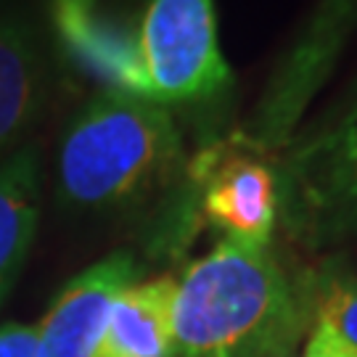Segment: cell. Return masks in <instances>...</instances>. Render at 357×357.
Instances as JSON below:
<instances>
[{"label": "cell", "mask_w": 357, "mask_h": 357, "mask_svg": "<svg viewBox=\"0 0 357 357\" xmlns=\"http://www.w3.org/2000/svg\"><path fill=\"white\" fill-rule=\"evenodd\" d=\"M183 165V135L167 106L101 90L61 135L56 196L77 215L128 212L165 191Z\"/></svg>", "instance_id": "obj_1"}, {"label": "cell", "mask_w": 357, "mask_h": 357, "mask_svg": "<svg viewBox=\"0 0 357 357\" xmlns=\"http://www.w3.org/2000/svg\"><path fill=\"white\" fill-rule=\"evenodd\" d=\"M299 318H310V302L270 243L222 238L178 281L167 357L233 355Z\"/></svg>", "instance_id": "obj_2"}, {"label": "cell", "mask_w": 357, "mask_h": 357, "mask_svg": "<svg viewBox=\"0 0 357 357\" xmlns=\"http://www.w3.org/2000/svg\"><path fill=\"white\" fill-rule=\"evenodd\" d=\"M357 32V0H315L283 48L238 143L257 153L286 149L328 85Z\"/></svg>", "instance_id": "obj_3"}, {"label": "cell", "mask_w": 357, "mask_h": 357, "mask_svg": "<svg viewBox=\"0 0 357 357\" xmlns=\"http://www.w3.org/2000/svg\"><path fill=\"white\" fill-rule=\"evenodd\" d=\"M278 217L310 246L357 236V119L294 135L281 149Z\"/></svg>", "instance_id": "obj_4"}, {"label": "cell", "mask_w": 357, "mask_h": 357, "mask_svg": "<svg viewBox=\"0 0 357 357\" xmlns=\"http://www.w3.org/2000/svg\"><path fill=\"white\" fill-rule=\"evenodd\" d=\"M138 53L149 98L167 109L212 103L233 88L215 0H151L138 24Z\"/></svg>", "instance_id": "obj_5"}, {"label": "cell", "mask_w": 357, "mask_h": 357, "mask_svg": "<svg viewBox=\"0 0 357 357\" xmlns=\"http://www.w3.org/2000/svg\"><path fill=\"white\" fill-rule=\"evenodd\" d=\"M255 153L241 143L238 151L212 146L196 156L188 175L196 185L202 215L222 230V238L265 246L278 225L281 199L275 167Z\"/></svg>", "instance_id": "obj_6"}, {"label": "cell", "mask_w": 357, "mask_h": 357, "mask_svg": "<svg viewBox=\"0 0 357 357\" xmlns=\"http://www.w3.org/2000/svg\"><path fill=\"white\" fill-rule=\"evenodd\" d=\"M53 69L24 0H0V165L24 149L51 101Z\"/></svg>", "instance_id": "obj_7"}, {"label": "cell", "mask_w": 357, "mask_h": 357, "mask_svg": "<svg viewBox=\"0 0 357 357\" xmlns=\"http://www.w3.org/2000/svg\"><path fill=\"white\" fill-rule=\"evenodd\" d=\"M53 35L59 51L79 75L149 98L146 72L138 53V29L101 13L98 0H51Z\"/></svg>", "instance_id": "obj_8"}, {"label": "cell", "mask_w": 357, "mask_h": 357, "mask_svg": "<svg viewBox=\"0 0 357 357\" xmlns=\"http://www.w3.org/2000/svg\"><path fill=\"white\" fill-rule=\"evenodd\" d=\"M141 275L130 252H114L59 291L38 333V357H93L119 294Z\"/></svg>", "instance_id": "obj_9"}, {"label": "cell", "mask_w": 357, "mask_h": 357, "mask_svg": "<svg viewBox=\"0 0 357 357\" xmlns=\"http://www.w3.org/2000/svg\"><path fill=\"white\" fill-rule=\"evenodd\" d=\"M178 281L162 275L119 294L93 357H167Z\"/></svg>", "instance_id": "obj_10"}, {"label": "cell", "mask_w": 357, "mask_h": 357, "mask_svg": "<svg viewBox=\"0 0 357 357\" xmlns=\"http://www.w3.org/2000/svg\"><path fill=\"white\" fill-rule=\"evenodd\" d=\"M40 162L24 146L0 165V294L8 291L38 233Z\"/></svg>", "instance_id": "obj_11"}, {"label": "cell", "mask_w": 357, "mask_h": 357, "mask_svg": "<svg viewBox=\"0 0 357 357\" xmlns=\"http://www.w3.org/2000/svg\"><path fill=\"white\" fill-rule=\"evenodd\" d=\"M315 323H323L357 352V283L336 281L320 296Z\"/></svg>", "instance_id": "obj_12"}, {"label": "cell", "mask_w": 357, "mask_h": 357, "mask_svg": "<svg viewBox=\"0 0 357 357\" xmlns=\"http://www.w3.org/2000/svg\"><path fill=\"white\" fill-rule=\"evenodd\" d=\"M307 320L299 318L286 323L275 331L265 333L262 339H257L252 344H246L243 349L233 352L230 357H299V342H302V333L307 331Z\"/></svg>", "instance_id": "obj_13"}, {"label": "cell", "mask_w": 357, "mask_h": 357, "mask_svg": "<svg viewBox=\"0 0 357 357\" xmlns=\"http://www.w3.org/2000/svg\"><path fill=\"white\" fill-rule=\"evenodd\" d=\"M302 357H357V352L333 331H328L323 323H315Z\"/></svg>", "instance_id": "obj_14"}, {"label": "cell", "mask_w": 357, "mask_h": 357, "mask_svg": "<svg viewBox=\"0 0 357 357\" xmlns=\"http://www.w3.org/2000/svg\"><path fill=\"white\" fill-rule=\"evenodd\" d=\"M0 357H38V331L29 326H3Z\"/></svg>", "instance_id": "obj_15"}, {"label": "cell", "mask_w": 357, "mask_h": 357, "mask_svg": "<svg viewBox=\"0 0 357 357\" xmlns=\"http://www.w3.org/2000/svg\"><path fill=\"white\" fill-rule=\"evenodd\" d=\"M349 119H357V82L347 90L339 101H333V106L326 112V116H320L310 130H326L333 128V125H344Z\"/></svg>", "instance_id": "obj_16"}]
</instances>
